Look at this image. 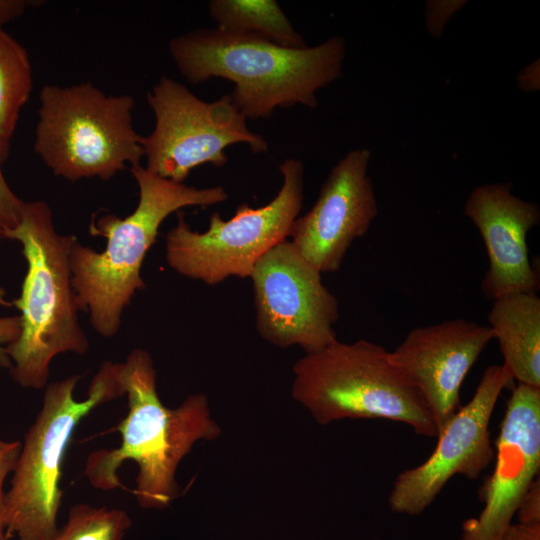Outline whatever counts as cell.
Returning a JSON list of instances; mask_svg holds the SVG:
<instances>
[{"label":"cell","instance_id":"obj_13","mask_svg":"<svg viewBox=\"0 0 540 540\" xmlns=\"http://www.w3.org/2000/svg\"><path fill=\"white\" fill-rule=\"evenodd\" d=\"M496 462L479 497L477 518L463 524L460 540H503L540 469V388L517 383L495 442Z\"/></svg>","mask_w":540,"mask_h":540},{"label":"cell","instance_id":"obj_24","mask_svg":"<svg viewBox=\"0 0 540 540\" xmlns=\"http://www.w3.org/2000/svg\"><path fill=\"white\" fill-rule=\"evenodd\" d=\"M30 3L27 0H0V28L22 15Z\"/></svg>","mask_w":540,"mask_h":540},{"label":"cell","instance_id":"obj_11","mask_svg":"<svg viewBox=\"0 0 540 540\" xmlns=\"http://www.w3.org/2000/svg\"><path fill=\"white\" fill-rule=\"evenodd\" d=\"M513 381L503 365L486 368L470 401L439 430L431 455L395 479L388 498L392 511L421 514L453 476L479 477L495 455L489 431L493 410L502 390Z\"/></svg>","mask_w":540,"mask_h":540},{"label":"cell","instance_id":"obj_10","mask_svg":"<svg viewBox=\"0 0 540 540\" xmlns=\"http://www.w3.org/2000/svg\"><path fill=\"white\" fill-rule=\"evenodd\" d=\"M250 278L256 327L266 341L280 348L297 345L311 354L337 340L338 300L291 241L265 253Z\"/></svg>","mask_w":540,"mask_h":540},{"label":"cell","instance_id":"obj_23","mask_svg":"<svg viewBox=\"0 0 540 540\" xmlns=\"http://www.w3.org/2000/svg\"><path fill=\"white\" fill-rule=\"evenodd\" d=\"M20 332L19 316L0 317V367L11 368L6 346L14 342Z\"/></svg>","mask_w":540,"mask_h":540},{"label":"cell","instance_id":"obj_12","mask_svg":"<svg viewBox=\"0 0 540 540\" xmlns=\"http://www.w3.org/2000/svg\"><path fill=\"white\" fill-rule=\"evenodd\" d=\"M370 158L368 149L349 151L329 172L312 208L292 225V244L321 274L340 269L354 240L378 214Z\"/></svg>","mask_w":540,"mask_h":540},{"label":"cell","instance_id":"obj_7","mask_svg":"<svg viewBox=\"0 0 540 540\" xmlns=\"http://www.w3.org/2000/svg\"><path fill=\"white\" fill-rule=\"evenodd\" d=\"M34 151L57 176L69 181L111 179L140 165L143 137L133 126L135 100L107 95L92 83L44 85Z\"/></svg>","mask_w":540,"mask_h":540},{"label":"cell","instance_id":"obj_17","mask_svg":"<svg viewBox=\"0 0 540 540\" xmlns=\"http://www.w3.org/2000/svg\"><path fill=\"white\" fill-rule=\"evenodd\" d=\"M208 8L218 28L256 35L284 47L307 46L275 0H212Z\"/></svg>","mask_w":540,"mask_h":540},{"label":"cell","instance_id":"obj_25","mask_svg":"<svg viewBox=\"0 0 540 540\" xmlns=\"http://www.w3.org/2000/svg\"><path fill=\"white\" fill-rule=\"evenodd\" d=\"M503 540H540V525L512 524Z\"/></svg>","mask_w":540,"mask_h":540},{"label":"cell","instance_id":"obj_9","mask_svg":"<svg viewBox=\"0 0 540 540\" xmlns=\"http://www.w3.org/2000/svg\"><path fill=\"white\" fill-rule=\"evenodd\" d=\"M155 126L142 146L145 168L166 179L183 183L201 165L222 167L228 161L226 148L247 144L253 153L267 152V141L252 132L247 119L230 94L206 102L186 86L163 76L147 93Z\"/></svg>","mask_w":540,"mask_h":540},{"label":"cell","instance_id":"obj_8","mask_svg":"<svg viewBox=\"0 0 540 540\" xmlns=\"http://www.w3.org/2000/svg\"><path fill=\"white\" fill-rule=\"evenodd\" d=\"M278 169L283 183L269 203L259 208L243 203L228 220L214 212L203 233L193 231L178 211L177 225L166 236L168 265L207 285L231 276L250 277L257 261L289 237L303 205L304 164L289 158Z\"/></svg>","mask_w":540,"mask_h":540},{"label":"cell","instance_id":"obj_20","mask_svg":"<svg viewBox=\"0 0 540 540\" xmlns=\"http://www.w3.org/2000/svg\"><path fill=\"white\" fill-rule=\"evenodd\" d=\"M5 158L0 154V239H6L9 231L20 221L24 201L8 185L2 170Z\"/></svg>","mask_w":540,"mask_h":540},{"label":"cell","instance_id":"obj_18","mask_svg":"<svg viewBox=\"0 0 540 540\" xmlns=\"http://www.w3.org/2000/svg\"><path fill=\"white\" fill-rule=\"evenodd\" d=\"M32 91L27 50L0 28V154L6 159L20 112Z\"/></svg>","mask_w":540,"mask_h":540},{"label":"cell","instance_id":"obj_6","mask_svg":"<svg viewBox=\"0 0 540 540\" xmlns=\"http://www.w3.org/2000/svg\"><path fill=\"white\" fill-rule=\"evenodd\" d=\"M80 375L46 386L43 404L28 428L5 495L8 539L49 540L57 531L62 504V464L79 423L96 407L123 396L115 365L104 362L92 379L87 397L77 400Z\"/></svg>","mask_w":540,"mask_h":540},{"label":"cell","instance_id":"obj_22","mask_svg":"<svg viewBox=\"0 0 540 540\" xmlns=\"http://www.w3.org/2000/svg\"><path fill=\"white\" fill-rule=\"evenodd\" d=\"M519 522L525 525H540V485L539 478L532 484L522 499L516 512Z\"/></svg>","mask_w":540,"mask_h":540},{"label":"cell","instance_id":"obj_5","mask_svg":"<svg viewBox=\"0 0 540 540\" xmlns=\"http://www.w3.org/2000/svg\"><path fill=\"white\" fill-rule=\"evenodd\" d=\"M293 374V399L320 425L342 419H387L411 426L418 435H438L424 397L379 344L336 340L298 359Z\"/></svg>","mask_w":540,"mask_h":540},{"label":"cell","instance_id":"obj_21","mask_svg":"<svg viewBox=\"0 0 540 540\" xmlns=\"http://www.w3.org/2000/svg\"><path fill=\"white\" fill-rule=\"evenodd\" d=\"M22 442L19 440L6 441L0 439V540H9L4 523L5 495L4 483L9 474L13 473Z\"/></svg>","mask_w":540,"mask_h":540},{"label":"cell","instance_id":"obj_4","mask_svg":"<svg viewBox=\"0 0 540 540\" xmlns=\"http://www.w3.org/2000/svg\"><path fill=\"white\" fill-rule=\"evenodd\" d=\"M6 239L22 245L27 262L21 295L18 338L6 346L13 380L24 388L47 385L50 363L58 354L83 355L88 339L78 322L72 287L70 250L74 236L59 234L44 201L25 202L19 223Z\"/></svg>","mask_w":540,"mask_h":540},{"label":"cell","instance_id":"obj_19","mask_svg":"<svg viewBox=\"0 0 540 540\" xmlns=\"http://www.w3.org/2000/svg\"><path fill=\"white\" fill-rule=\"evenodd\" d=\"M131 525L125 510L79 503L49 540H123Z\"/></svg>","mask_w":540,"mask_h":540},{"label":"cell","instance_id":"obj_2","mask_svg":"<svg viewBox=\"0 0 540 540\" xmlns=\"http://www.w3.org/2000/svg\"><path fill=\"white\" fill-rule=\"evenodd\" d=\"M168 47L188 82L213 77L233 82L230 96L246 119L268 118L276 108L297 104L315 108L316 92L341 76L346 51L340 36L313 47L289 48L218 27L174 37Z\"/></svg>","mask_w":540,"mask_h":540},{"label":"cell","instance_id":"obj_15","mask_svg":"<svg viewBox=\"0 0 540 540\" xmlns=\"http://www.w3.org/2000/svg\"><path fill=\"white\" fill-rule=\"evenodd\" d=\"M464 214L478 229L486 247L488 269L483 294L494 300L513 292L539 290V277L528 257L527 234L540 222V208L512 193L510 183L476 187Z\"/></svg>","mask_w":540,"mask_h":540},{"label":"cell","instance_id":"obj_1","mask_svg":"<svg viewBox=\"0 0 540 540\" xmlns=\"http://www.w3.org/2000/svg\"><path fill=\"white\" fill-rule=\"evenodd\" d=\"M128 412L116 426L119 446L92 452L84 475L96 489L123 487L118 471L127 460L138 466L133 493L145 509H165L179 495L176 471L182 459L200 440L221 434L211 418L207 396L193 394L176 408L166 407L156 386V370L149 352L134 349L123 363H114Z\"/></svg>","mask_w":540,"mask_h":540},{"label":"cell","instance_id":"obj_16","mask_svg":"<svg viewBox=\"0 0 540 540\" xmlns=\"http://www.w3.org/2000/svg\"><path fill=\"white\" fill-rule=\"evenodd\" d=\"M487 320L503 356V366L517 383L540 388V298L513 292L493 300Z\"/></svg>","mask_w":540,"mask_h":540},{"label":"cell","instance_id":"obj_14","mask_svg":"<svg viewBox=\"0 0 540 540\" xmlns=\"http://www.w3.org/2000/svg\"><path fill=\"white\" fill-rule=\"evenodd\" d=\"M493 340L490 327L462 318L419 326L389 351L390 360L420 391L439 430L460 407V388Z\"/></svg>","mask_w":540,"mask_h":540},{"label":"cell","instance_id":"obj_3","mask_svg":"<svg viewBox=\"0 0 540 540\" xmlns=\"http://www.w3.org/2000/svg\"><path fill=\"white\" fill-rule=\"evenodd\" d=\"M139 188L135 210L125 218L114 214L100 217L94 234L107 239L102 252L83 246L77 239L70 250L72 287L79 310L103 337L114 336L121 325L123 309L137 290L145 288L141 267L154 244L162 222L189 206H212L228 199L222 186L196 188L160 177L141 165L130 167Z\"/></svg>","mask_w":540,"mask_h":540}]
</instances>
